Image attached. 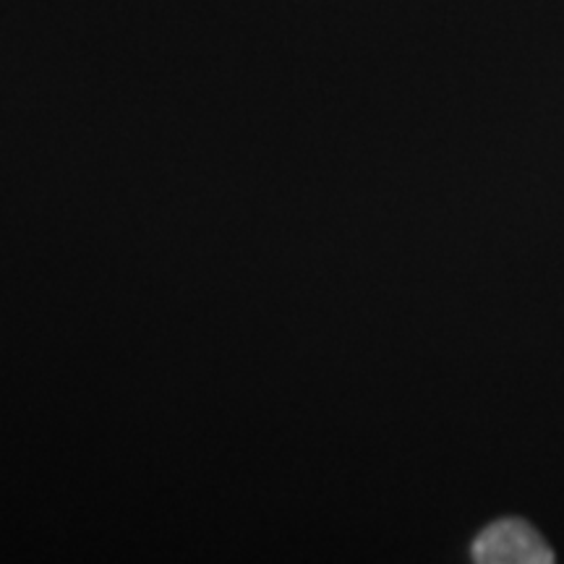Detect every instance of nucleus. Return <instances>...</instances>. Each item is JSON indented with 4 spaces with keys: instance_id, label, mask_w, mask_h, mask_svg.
Returning a JSON list of instances; mask_svg holds the SVG:
<instances>
[{
    "instance_id": "nucleus-1",
    "label": "nucleus",
    "mask_w": 564,
    "mask_h": 564,
    "mask_svg": "<svg viewBox=\"0 0 564 564\" xmlns=\"http://www.w3.org/2000/svg\"><path fill=\"white\" fill-rule=\"evenodd\" d=\"M474 560L481 564H552L554 552L525 520L505 518L478 533Z\"/></svg>"
}]
</instances>
